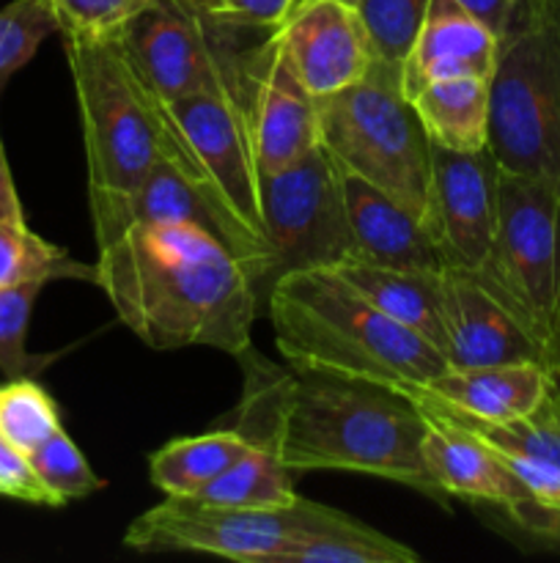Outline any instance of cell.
Masks as SVG:
<instances>
[{"label": "cell", "mask_w": 560, "mask_h": 563, "mask_svg": "<svg viewBox=\"0 0 560 563\" xmlns=\"http://www.w3.org/2000/svg\"><path fill=\"white\" fill-rule=\"evenodd\" d=\"M417 553L373 528L346 517L324 531L296 537L278 563H415Z\"/></svg>", "instance_id": "cb8c5ba5"}, {"label": "cell", "mask_w": 560, "mask_h": 563, "mask_svg": "<svg viewBox=\"0 0 560 563\" xmlns=\"http://www.w3.org/2000/svg\"><path fill=\"white\" fill-rule=\"evenodd\" d=\"M31 465L47 493L55 498V506H64L69 500H82L88 495L99 493L104 487L102 478L93 473L82 451L71 443L69 434L58 429L49 434L42 445L31 451Z\"/></svg>", "instance_id": "4316f807"}, {"label": "cell", "mask_w": 560, "mask_h": 563, "mask_svg": "<svg viewBox=\"0 0 560 563\" xmlns=\"http://www.w3.org/2000/svg\"><path fill=\"white\" fill-rule=\"evenodd\" d=\"M49 33H58V22L44 0H11L0 9V88L36 55Z\"/></svg>", "instance_id": "f546056e"}, {"label": "cell", "mask_w": 560, "mask_h": 563, "mask_svg": "<svg viewBox=\"0 0 560 563\" xmlns=\"http://www.w3.org/2000/svg\"><path fill=\"white\" fill-rule=\"evenodd\" d=\"M261 212L272 245V284L296 269H333L349 256L340 168L322 143L289 168L261 176Z\"/></svg>", "instance_id": "30bf717a"}, {"label": "cell", "mask_w": 560, "mask_h": 563, "mask_svg": "<svg viewBox=\"0 0 560 563\" xmlns=\"http://www.w3.org/2000/svg\"><path fill=\"white\" fill-rule=\"evenodd\" d=\"M275 346L291 368L426 388L448 368L443 352L390 319L333 269L280 275L267 297Z\"/></svg>", "instance_id": "3957f363"}, {"label": "cell", "mask_w": 560, "mask_h": 563, "mask_svg": "<svg viewBox=\"0 0 560 563\" xmlns=\"http://www.w3.org/2000/svg\"><path fill=\"white\" fill-rule=\"evenodd\" d=\"M296 498L300 495L294 493L289 467L267 445L253 443L239 462L206 484L192 500L220 509H285Z\"/></svg>", "instance_id": "603a6c76"}, {"label": "cell", "mask_w": 560, "mask_h": 563, "mask_svg": "<svg viewBox=\"0 0 560 563\" xmlns=\"http://www.w3.org/2000/svg\"><path fill=\"white\" fill-rule=\"evenodd\" d=\"M267 33L214 20L195 0H154L119 38L148 86L176 102L236 80L247 49Z\"/></svg>", "instance_id": "9c48e42d"}, {"label": "cell", "mask_w": 560, "mask_h": 563, "mask_svg": "<svg viewBox=\"0 0 560 563\" xmlns=\"http://www.w3.org/2000/svg\"><path fill=\"white\" fill-rule=\"evenodd\" d=\"M168 110L225 207L247 229L267 240L261 212V170L247 115L245 64L236 80L168 102Z\"/></svg>", "instance_id": "8fae6325"}, {"label": "cell", "mask_w": 560, "mask_h": 563, "mask_svg": "<svg viewBox=\"0 0 560 563\" xmlns=\"http://www.w3.org/2000/svg\"><path fill=\"white\" fill-rule=\"evenodd\" d=\"M278 38L291 69L316 99L360 82L377 60L360 11L344 0H296Z\"/></svg>", "instance_id": "5bb4252c"}, {"label": "cell", "mask_w": 560, "mask_h": 563, "mask_svg": "<svg viewBox=\"0 0 560 563\" xmlns=\"http://www.w3.org/2000/svg\"><path fill=\"white\" fill-rule=\"evenodd\" d=\"M344 520V511L305 498L285 509H220L192 498H165L126 528L124 544L141 553H209L242 563H278L296 537Z\"/></svg>", "instance_id": "ba28073f"}, {"label": "cell", "mask_w": 560, "mask_h": 563, "mask_svg": "<svg viewBox=\"0 0 560 563\" xmlns=\"http://www.w3.org/2000/svg\"><path fill=\"white\" fill-rule=\"evenodd\" d=\"M64 42L80 104L88 192H126L159 165H176L217 196L168 102L137 71L121 38Z\"/></svg>", "instance_id": "277c9868"}, {"label": "cell", "mask_w": 560, "mask_h": 563, "mask_svg": "<svg viewBox=\"0 0 560 563\" xmlns=\"http://www.w3.org/2000/svg\"><path fill=\"white\" fill-rule=\"evenodd\" d=\"M489 148L560 198V0H514L489 77Z\"/></svg>", "instance_id": "5b68a950"}, {"label": "cell", "mask_w": 560, "mask_h": 563, "mask_svg": "<svg viewBox=\"0 0 560 563\" xmlns=\"http://www.w3.org/2000/svg\"><path fill=\"white\" fill-rule=\"evenodd\" d=\"M497 60V33L467 14L456 0H432L428 14L401 60L406 99L428 82L450 77H492Z\"/></svg>", "instance_id": "d6986e66"}, {"label": "cell", "mask_w": 560, "mask_h": 563, "mask_svg": "<svg viewBox=\"0 0 560 563\" xmlns=\"http://www.w3.org/2000/svg\"><path fill=\"white\" fill-rule=\"evenodd\" d=\"M445 328L448 368L497 366V363L538 361L552 366L541 341L514 317L508 306L472 269L445 267Z\"/></svg>", "instance_id": "9a60e30c"}, {"label": "cell", "mask_w": 560, "mask_h": 563, "mask_svg": "<svg viewBox=\"0 0 560 563\" xmlns=\"http://www.w3.org/2000/svg\"><path fill=\"white\" fill-rule=\"evenodd\" d=\"M64 38H115L154 0H44Z\"/></svg>", "instance_id": "4dcf8cb0"}, {"label": "cell", "mask_w": 560, "mask_h": 563, "mask_svg": "<svg viewBox=\"0 0 560 563\" xmlns=\"http://www.w3.org/2000/svg\"><path fill=\"white\" fill-rule=\"evenodd\" d=\"M552 357L560 330V198L500 168L497 220L486 262L472 269Z\"/></svg>", "instance_id": "52a82bcc"}, {"label": "cell", "mask_w": 560, "mask_h": 563, "mask_svg": "<svg viewBox=\"0 0 560 563\" xmlns=\"http://www.w3.org/2000/svg\"><path fill=\"white\" fill-rule=\"evenodd\" d=\"M344 3H349V5H357V3H360V0H344Z\"/></svg>", "instance_id": "8d00e7d4"}, {"label": "cell", "mask_w": 560, "mask_h": 563, "mask_svg": "<svg viewBox=\"0 0 560 563\" xmlns=\"http://www.w3.org/2000/svg\"><path fill=\"white\" fill-rule=\"evenodd\" d=\"M426 126L428 141L453 152L489 146V80L450 77L428 82L410 99Z\"/></svg>", "instance_id": "44dd1931"}, {"label": "cell", "mask_w": 560, "mask_h": 563, "mask_svg": "<svg viewBox=\"0 0 560 563\" xmlns=\"http://www.w3.org/2000/svg\"><path fill=\"white\" fill-rule=\"evenodd\" d=\"M209 16L228 25L275 31L291 14L296 0H195Z\"/></svg>", "instance_id": "d6a6232c"}, {"label": "cell", "mask_w": 560, "mask_h": 563, "mask_svg": "<svg viewBox=\"0 0 560 563\" xmlns=\"http://www.w3.org/2000/svg\"><path fill=\"white\" fill-rule=\"evenodd\" d=\"M340 185L349 220L351 258L417 273H443L448 267L421 214L346 170H340Z\"/></svg>", "instance_id": "e0dca14e"}, {"label": "cell", "mask_w": 560, "mask_h": 563, "mask_svg": "<svg viewBox=\"0 0 560 563\" xmlns=\"http://www.w3.org/2000/svg\"><path fill=\"white\" fill-rule=\"evenodd\" d=\"M428 5L432 0H360L357 3L377 58L390 60V64L404 60L426 20Z\"/></svg>", "instance_id": "f1b7e54d"}, {"label": "cell", "mask_w": 560, "mask_h": 563, "mask_svg": "<svg viewBox=\"0 0 560 563\" xmlns=\"http://www.w3.org/2000/svg\"><path fill=\"white\" fill-rule=\"evenodd\" d=\"M97 247L93 284L146 346H212L234 357L253 346L261 297L217 236L187 223H141Z\"/></svg>", "instance_id": "7a4b0ae2"}, {"label": "cell", "mask_w": 560, "mask_h": 563, "mask_svg": "<svg viewBox=\"0 0 560 563\" xmlns=\"http://www.w3.org/2000/svg\"><path fill=\"white\" fill-rule=\"evenodd\" d=\"M42 286L44 280L0 286V372L5 379L33 377L44 363L42 357H33L25 346L33 302Z\"/></svg>", "instance_id": "83f0119b"}, {"label": "cell", "mask_w": 560, "mask_h": 563, "mask_svg": "<svg viewBox=\"0 0 560 563\" xmlns=\"http://www.w3.org/2000/svg\"><path fill=\"white\" fill-rule=\"evenodd\" d=\"M552 385V366L538 361H519L478 368H445L426 388H410L404 394L421 396L478 421L508 423L536 412Z\"/></svg>", "instance_id": "ac0fdd59"}, {"label": "cell", "mask_w": 560, "mask_h": 563, "mask_svg": "<svg viewBox=\"0 0 560 563\" xmlns=\"http://www.w3.org/2000/svg\"><path fill=\"white\" fill-rule=\"evenodd\" d=\"M552 368H555V377L560 383V330H558V341H555V352H552Z\"/></svg>", "instance_id": "d590c367"}, {"label": "cell", "mask_w": 560, "mask_h": 563, "mask_svg": "<svg viewBox=\"0 0 560 563\" xmlns=\"http://www.w3.org/2000/svg\"><path fill=\"white\" fill-rule=\"evenodd\" d=\"M245 97L261 176L289 168L322 143L318 99L291 69L278 27L247 53Z\"/></svg>", "instance_id": "4fadbf2b"}, {"label": "cell", "mask_w": 560, "mask_h": 563, "mask_svg": "<svg viewBox=\"0 0 560 563\" xmlns=\"http://www.w3.org/2000/svg\"><path fill=\"white\" fill-rule=\"evenodd\" d=\"M0 220H11V223H25L20 196H16L14 179H11L9 159H5V152H3V141H0Z\"/></svg>", "instance_id": "e575fe53"}, {"label": "cell", "mask_w": 560, "mask_h": 563, "mask_svg": "<svg viewBox=\"0 0 560 563\" xmlns=\"http://www.w3.org/2000/svg\"><path fill=\"white\" fill-rule=\"evenodd\" d=\"M236 361L245 366L236 432L267 445L291 473H362L448 504L426 467V416L410 394L368 379L283 372L253 346Z\"/></svg>", "instance_id": "6da1fadb"}, {"label": "cell", "mask_w": 560, "mask_h": 563, "mask_svg": "<svg viewBox=\"0 0 560 563\" xmlns=\"http://www.w3.org/2000/svg\"><path fill=\"white\" fill-rule=\"evenodd\" d=\"M417 407L426 416L423 456H426V467L437 487L448 498L497 506L533 537L536 509H533L530 495L516 482L514 473L505 467V462L481 438L467 432L448 416H443L434 407L421 405V401H417Z\"/></svg>", "instance_id": "2e32d148"}, {"label": "cell", "mask_w": 560, "mask_h": 563, "mask_svg": "<svg viewBox=\"0 0 560 563\" xmlns=\"http://www.w3.org/2000/svg\"><path fill=\"white\" fill-rule=\"evenodd\" d=\"M318 130L340 170L426 220L432 141L401 86V64L377 58L360 82L318 99Z\"/></svg>", "instance_id": "8992f818"}, {"label": "cell", "mask_w": 560, "mask_h": 563, "mask_svg": "<svg viewBox=\"0 0 560 563\" xmlns=\"http://www.w3.org/2000/svg\"><path fill=\"white\" fill-rule=\"evenodd\" d=\"M500 165L492 148L453 152L432 143L426 225L448 267L478 269L497 220Z\"/></svg>", "instance_id": "7c38bea8"}, {"label": "cell", "mask_w": 560, "mask_h": 563, "mask_svg": "<svg viewBox=\"0 0 560 563\" xmlns=\"http://www.w3.org/2000/svg\"><path fill=\"white\" fill-rule=\"evenodd\" d=\"M60 427V412L53 396L33 377H14L0 385V434L31 454Z\"/></svg>", "instance_id": "484cf974"}, {"label": "cell", "mask_w": 560, "mask_h": 563, "mask_svg": "<svg viewBox=\"0 0 560 563\" xmlns=\"http://www.w3.org/2000/svg\"><path fill=\"white\" fill-rule=\"evenodd\" d=\"M250 449V440L236 429L170 440L168 445L154 451L148 473L154 487L168 498H195L206 484L223 476Z\"/></svg>", "instance_id": "7402d4cb"}, {"label": "cell", "mask_w": 560, "mask_h": 563, "mask_svg": "<svg viewBox=\"0 0 560 563\" xmlns=\"http://www.w3.org/2000/svg\"><path fill=\"white\" fill-rule=\"evenodd\" d=\"M467 14H472L475 20H481L483 25L492 27L494 33L503 31L505 20H508V11L514 5V0H456Z\"/></svg>", "instance_id": "836d02e7"}, {"label": "cell", "mask_w": 560, "mask_h": 563, "mask_svg": "<svg viewBox=\"0 0 560 563\" xmlns=\"http://www.w3.org/2000/svg\"><path fill=\"white\" fill-rule=\"evenodd\" d=\"M77 278L97 280V267L77 264L64 247L49 245L27 229V223L0 220V286L22 284V280H55Z\"/></svg>", "instance_id": "d4e9b609"}, {"label": "cell", "mask_w": 560, "mask_h": 563, "mask_svg": "<svg viewBox=\"0 0 560 563\" xmlns=\"http://www.w3.org/2000/svg\"><path fill=\"white\" fill-rule=\"evenodd\" d=\"M0 498L31 506H55V498L33 471L31 456L16 449L11 440H5L3 434H0Z\"/></svg>", "instance_id": "1f68e13d"}, {"label": "cell", "mask_w": 560, "mask_h": 563, "mask_svg": "<svg viewBox=\"0 0 560 563\" xmlns=\"http://www.w3.org/2000/svg\"><path fill=\"white\" fill-rule=\"evenodd\" d=\"M333 273L340 275L351 289L360 291L371 306H377L404 328L415 330L445 355L448 328H445L443 273L393 269L351 256L340 258Z\"/></svg>", "instance_id": "ffe728a7"}]
</instances>
